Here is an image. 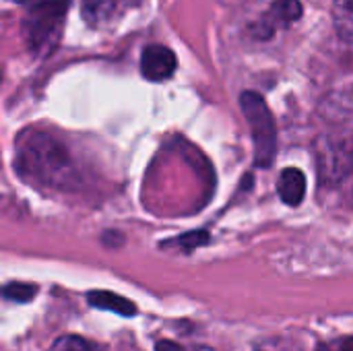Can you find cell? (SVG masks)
Returning a JSON list of instances; mask_svg holds the SVG:
<instances>
[{
  "label": "cell",
  "mask_w": 353,
  "mask_h": 351,
  "mask_svg": "<svg viewBox=\"0 0 353 351\" xmlns=\"http://www.w3.org/2000/svg\"><path fill=\"white\" fill-rule=\"evenodd\" d=\"M155 351H188L184 350L182 345H178V343H174V341H157V345H155ZM190 351H215L211 350V348H194V350Z\"/></svg>",
  "instance_id": "obj_14"
},
{
  "label": "cell",
  "mask_w": 353,
  "mask_h": 351,
  "mask_svg": "<svg viewBox=\"0 0 353 351\" xmlns=\"http://www.w3.org/2000/svg\"><path fill=\"white\" fill-rule=\"evenodd\" d=\"M302 17V2L300 0H275L267 14L252 25V33L259 39H269L281 27L296 23Z\"/></svg>",
  "instance_id": "obj_4"
},
{
  "label": "cell",
  "mask_w": 353,
  "mask_h": 351,
  "mask_svg": "<svg viewBox=\"0 0 353 351\" xmlns=\"http://www.w3.org/2000/svg\"><path fill=\"white\" fill-rule=\"evenodd\" d=\"M134 0H83L81 14L89 27H103L116 21Z\"/></svg>",
  "instance_id": "obj_6"
},
{
  "label": "cell",
  "mask_w": 353,
  "mask_h": 351,
  "mask_svg": "<svg viewBox=\"0 0 353 351\" xmlns=\"http://www.w3.org/2000/svg\"><path fill=\"white\" fill-rule=\"evenodd\" d=\"M89 304L95 306V308H101V310H112V312H118L120 317H132L137 312V306L122 298V296H116L112 292H91L87 296Z\"/></svg>",
  "instance_id": "obj_8"
},
{
  "label": "cell",
  "mask_w": 353,
  "mask_h": 351,
  "mask_svg": "<svg viewBox=\"0 0 353 351\" xmlns=\"http://www.w3.org/2000/svg\"><path fill=\"white\" fill-rule=\"evenodd\" d=\"M48 351H97V348H95L91 341L83 339V337L64 335V337L56 339V341L50 345V350Z\"/></svg>",
  "instance_id": "obj_10"
},
{
  "label": "cell",
  "mask_w": 353,
  "mask_h": 351,
  "mask_svg": "<svg viewBox=\"0 0 353 351\" xmlns=\"http://www.w3.org/2000/svg\"><path fill=\"white\" fill-rule=\"evenodd\" d=\"M176 66H178L176 54L161 43H151L141 54V72L147 81L161 83L174 74Z\"/></svg>",
  "instance_id": "obj_5"
},
{
  "label": "cell",
  "mask_w": 353,
  "mask_h": 351,
  "mask_svg": "<svg viewBox=\"0 0 353 351\" xmlns=\"http://www.w3.org/2000/svg\"><path fill=\"white\" fill-rule=\"evenodd\" d=\"M70 0H23L21 33L37 58L52 54L62 37Z\"/></svg>",
  "instance_id": "obj_2"
},
{
  "label": "cell",
  "mask_w": 353,
  "mask_h": 351,
  "mask_svg": "<svg viewBox=\"0 0 353 351\" xmlns=\"http://www.w3.org/2000/svg\"><path fill=\"white\" fill-rule=\"evenodd\" d=\"M2 294L10 302H29L37 294V288L35 285H29V283H8L2 290Z\"/></svg>",
  "instance_id": "obj_11"
},
{
  "label": "cell",
  "mask_w": 353,
  "mask_h": 351,
  "mask_svg": "<svg viewBox=\"0 0 353 351\" xmlns=\"http://www.w3.org/2000/svg\"><path fill=\"white\" fill-rule=\"evenodd\" d=\"M319 351H353V337H341L325 343Z\"/></svg>",
  "instance_id": "obj_13"
},
{
  "label": "cell",
  "mask_w": 353,
  "mask_h": 351,
  "mask_svg": "<svg viewBox=\"0 0 353 351\" xmlns=\"http://www.w3.org/2000/svg\"><path fill=\"white\" fill-rule=\"evenodd\" d=\"M279 197L285 205L298 207L306 197V176L298 168H285L279 176Z\"/></svg>",
  "instance_id": "obj_7"
},
{
  "label": "cell",
  "mask_w": 353,
  "mask_h": 351,
  "mask_svg": "<svg viewBox=\"0 0 353 351\" xmlns=\"http://www.w3.org/2000/svg\"><path fill=\"white\" fill-rule=\"evenodd\" d=\"M242 112L250 126L252 145H254V161L259 168H271L277 155V126L275 118L265 103V99L256 91H244L240 97Z\"/></svg>",
  "instance_id": "obj_3"
},
{
  "label": "cell",
  "mask_w": 353,
  "mask_h": 351,
  "mask_svg": "<svg viewBox=\"0 0 353 351\" xmlns=\"http://www.w3.org/2000/svg\"><path fill=\"white\" fill-rule=\"evenodd\" d=\"M333 25L337 35L353 43V0H333Z\"/></svg>",
  "instance_id": "obj_9"
},
{
  "label": "cell",
  "mask_w": 353,
  "mask_h": 351,
  "mask_svg": "<svg viewBox=\"0 0 353 351\" xmlns=\"http://www.w3.org/2000/svg\"><path fill=\"white\" fill-rule=\"evenodd\" d=\"M17 168L27 180L48 188L72 190L79 184V172L68 151L43 132H27L19 139Z\"/></svg>",
  "instance_id": "obj_1"
},
{
  "label": "cell",
  "mask_w": 353,
  "mask_h": 351,
  "mask_svg": "<svg viewBox=\"0 0 353 351\" xmlns=\"http://www.w3.org/2000/svg\"><path fill=\"white\" fill-rule=\"evenodd\" d=\"M256 351H302L300 345H296L294 341H290V339H281V337H277V339H267V341H263Z\"/></svg>",
  "instance_id": "obj_12"
}]
</instances>
